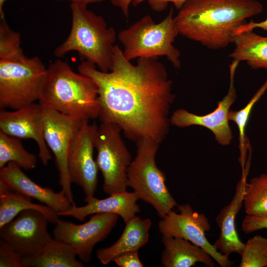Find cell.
<instances>
[{"instance_id":"cell-1","label":"cell","mask_w":267,"mask_h":267,"mask_svg":"<svg viewBox=\"0 0 267 267\" xmlns=\"http://www.w3.org/2000/svg\"><path fill=\"white\" fill-rule=\"evenodd\" d=\"M78 70L97 87L101 123L115 124L135 142L164 140L175 96L165 66L157 58H139L133 64L115 45L109 71L102 72L87 61Z\"/></svg>"},{"instance_id":"cell-2","label":"cell","mask_w":267,"mask_h":267,"mask_svg":"<svg viewBox=\"0 0 267 267\" xmlns=\"http://www.w3.org/2000/svg\"><path fill=\"white\" fill-rule=\"evenodd\" d=\"M263 9L255 0H187L175 20L179 34L217 50L233 43L236 30Z\"/></svg>"},{"instance_id":"cell-3","label":"cell","mask_w":267,"mask_h":267,"mask_svg":"<svg viewBox=\"0 0 267 267\" xmlns=\"http://www.w3.org/2000/svg\"><path fill=\"white\" fill-rule=\"evenodd\" d=\"M39 103L63 114L88 120L98 118V89L89 77L57 59L46 68Z\"/></svg>"},{"instance_id":"cell-4","label":"cell","mask_w":267,"mask_h":267,"mask_svg":"<svg viewBox=\"0 0 267 267\" xmlns=\"http://www.w3.org/2000/svg\"><path fill=\"white\" fill-rule=\"evenodd\" d=\"M72 25L67 39L54 49V55L63 57L77 51L81 59L96 66L100 71L111 70L114 43V28L108 27L103 18L87 8V6L71 3Z\"/></svg>"},{"instance_id":"cell-5","label":"cell","mask_w":267,"mask_h":267,"mask_svg":"<svg viewBox=\"0 0 267 267\" xmlns=\"http://www.w3.org/2000/svg\"><path fill=\"white\" fill-rule=\"evenodd\" d=\"M173 12L172 8L158 23H155L150 15H145L121 31L118 38L123 45L125 57L131 61L136 58L164 56L175 67L179 69L180 53L173 44L179 32Z\"/></svg>"},{"instance_id":"cell-6","label":"cell","mask_w":267,"mask_h":267,"mask_svg":"<svg viewBox=\"0 0 267 267\" xmlns=\"http://www.w3.org/2000/svg\"><path fill=\"white\" fill-rule=\"evenodd\" d=\"M135 142L136 155L128 170V187L139 199L151 205L162 218L178 204L166 185L165 173L156 163L160 143L149 138Z\"/></svg>"},{"instance_id":"cell-7","label":"cell","mask_w":267,"mask_h":267,"mask_svg":"<svg viewBox=\"0 0 267 267\" xmlns=\"http://www.w3.org/2000/svg\"><path fill=\"white\" fill-rule=\"evenodd\" d=\"M46 68L37 56L0 60V108L16 110L39 100Z\"/></svg>"},{"instance_id":"cell-8","label":"cell","mask_w":267,"mask_h":267,"mask_svg":"<svg viewBox=\"0 0 267 267\" xmlns=\"http://www.w3.org/2000/svg\"><path fill=\"white\" fill-rule=\"evenodd\" d=\"M115 124L101 123L95 137L96 162L103 178V190L112 195L126 191L131 154Z\"/></svg>"},{"instance_id":"cell-9","label":"cell","mask_w":267,"mask_h":267,"mask_svg":"<svg viewBox=\"0 0 267 267\" xmlns=\"http://www.w3.org/2000/svg\"><path fill=\"white\" fill-rule=\"evenodd\" d=\"M44 107L45 141L54 155L59 184L72 205H75L68 171V158L76 135L86 121Z\"/></svg>"},{"instance_id":"cell-10","label":"cell","mask_w":267,"mask_h":267,"mask_svg":"<svg viewBox=\"0 0 267 267\" xmlns=\"http://www.w3.org/2000/svg\"><path fill=\"white\" fill-rule=\"evenodd\" d=\"M178 213L173 210L162 218L158 228L162 236L181 238L201 247L221 267H230L235 263L229 256L219 251L207 239L205 233L211 229L208 219L194 211L189 204L177 205Z\"/></svg>"},{"instance_id":"cell-11","label":"cell","mask_w":267,"mask_h":267,"mask_svg":"<svg viewBox=\"0 0 267 267\" xmlns=\"http://www.w3.org/2000/svg\"><path fill=\"white\" fill-rule=\"evenodd\" d=\"M119 217L114 214L97 213L80 224L59 219L52 230L53 238L71 245L80 260L88 263L91 261L94 246L108 236Z\"/></svg>"},{"instance_id":"cell-12","label":"cell","mask_w":267,"mask_h":267,"mask_svg":"<svg viewBox=\"0 0 267 267\" xmlns=\"http://www.w3.org/2000/svg\"><path fill=\"white\" fill-rule=\"evenodd\" d=\"M98 126L86 121L79 130L70 152L68 171L72 183L79 186L85 198L94 197L98 168L93 158Z\"/></svg>"},{"instance_id":"cell-13","label":"cell","mask_w":267,"mask_h":267,"mask_svg":"<svg viewBox=\"0 0 267 267\" xmlns=\"http://www.w3.org/2000/svg\"><path fill=\"white\" fill-rule=\"evenodd\" d=\"M48 222L40 212L24 210L0 228V237L23 257L32 256L52 238Z\"/></svg>"},{"instance_id":"cell-14","label":"cell","mask_w":267,"mask_h":267,"mask_svg":"<svg viewBox=\"0 0 267 267\" xmlns=\"http://www.w3.org/2000/svg\"><path fill=\"white\" fill-rule=\"evenodd\" d=\"M240 62L233 60L229 65L230 84L227 94L218 103L216 109L205 115H197L183 109L175 111L170 117V124L179 128L197 125L205 127L215 135L216 141L221 145H228L232 139L229 125L230 107L237 95L234 85V75Z\"/></svg>"},{"instance_id":"cell-15","label":"cell","mask_w":267,"mask_h":267,"mask_svg":"<svg viewBox=\"0 0 267 267\" xmlns=\"http://www.w3.org/2000/svg\"><path fill=\"white\" fill-rule=\"evenodd\" d=\"M0 131L19 139L35 140L43 165H46L52 158L44 139V107L40 103L35 102L13 111L1 109Z\"/></svg>"},{"instance_id":"cell-16","label":"cell","mask_w":267,"mask_h":267,"mask_svg":"<svg viewBox=\"0 0 267 267\" xmlns=\"http://www.w3.org/2000/svg\"><path fill=\"white\" fill-rule=\"evenodd\" d=\"M0 179L12 190L36 199L57 214L67 211L72 205L63 191L56 192L39 185L14 162H9L0 169Z\"/></svg>"},{"instance_id":"cell-17","label":"cell","mask_w":267,"mask_h":267,"mask_svg":"<svg viewBox=\"0 0 267 267\" xmlns=\"http://www.w3.org/2000/svg\"><path fill=\"white\" fill-rule=\"evenodd\" d=\"M139 199L134 192L127 191L110 195L109 197L99 199L94 196L85 198L87 204L82 206L72 205L67 211L57 214L59 217L70 216L83 221L90 215L97 213H110L121 217L126 223L136 216L140 211L137 201Z\"/></svg>"},{"instance_id":"cell-18","label":"cell","mask_w":267,"mask_h":267,"mask_svg":"<svg viewBox=\"0 0 267 267\" xmlns=\"http://www.w3.org/2000/svg\"><path fill=\"white\" fill-rule=\"evenodd\" d=\"M247 175V173L242 174L236 186L235 194L231 202L222 209L216 218L220 234L213 245L219 251L228 256L232 253H237L241 256L245 245L238 237L235 221L243 205Z\"/></svg>"},{"instance_id":"cell-19","label":"cell","mask_w":267,"mask_h":267,"mask_svg":"<svg viewBox=\"0 0 267 267\" xmlns=\"http://www.w3.org/2000/svg\"><path fill=\"white\" fill-rule=\"evenodd\" d=\"M125 224L122 234L115 243L96 251V257L103 265L113 262L122 254L138 251L147 242L152 224L149 218L142 219L135 216Z\"/></svg>"},{"instance_id":"cell-20","label":"cell","mask_w":267,"mask_h":267,"mask_svg":"<svg viewBox=\"0 0 267 267\" xmlns=\"http://www.w3.org/2000/svg\"><path fill=\"white\" fill-rule=\"evenodd\" d=\"M161 241L164 248L161 262L165 267H190L197 263L215 266L214 260L206 251L188 240L162 236Z\"/></svg>"},{"instance_id":"cell-21","label":"cell","mask_w":267,"mask_h":267,"mask_svg":"<svg viewBox=\"0 0 267 267\" xmlns=\"http://www.w3.org/2000/svg\"><path fill=\"white\" fill-rule=\"evenodd\" d=\"M28 209L40 212L51 223L55 224L60 219L57 213L49 207L32 202V198L12 190L0 179V228Z\"/></svg>"},{"instance_id":"cell-22","label":"cell","mask_w":267,"mask_h":267,"mask_svg":"<svg viewBox=\"0 0 267 267\" xmlns=\"http://www.w3.org/2000/svg\"><path fill=\"white\" fill-rule=\"evenodd\" d=\"M69 244L52 238L36 254L23 257L24 267H83Z\"/></svg>"},{"instance_id":"cell-23","label":"cell","mask_w":267,"mask_h":267,"mask_svg":"<svg viewBox=\"0 0 267 267\" xmlns=\"http://www.w3.org/2000/svg\"><path fill=\"white\" fill-rule=\"evenodd\" d=\"M235 48L229 57L239 62L245 61L254 69H267V37L252 31L235 35Z\"/></svg>"},{"instance_id":"cell-24","label":"cell","mask_w":267,"mask_h":267,"mask_svg":"<svg viewBox=\"0 0 267 267\" xmlns=\"http://www.w3.org/2000/svg\"><path fill=\"white\" fill-rule=\"evenodd\" d=\"M20 139L0 131V169L10 162L26 171L36 167V156L28 152Z\"/></svg>"},{"instance_id":"cell-25","label":"cell","mask_w":267,"mask_h":267,"mask_svg":"<svg viewBox=\"0 0 267 267\" xmlns=\"http://www.w3.org/2000/svg\"><path fill=\"white\" fill-rule=\"evenodd\" d=\"M243 205L246 215L267 218V174L246 182Z\"/></svg>"},{"instance_id":"cell-26","label":"cell","mask_w":267,"mask_h":267,"mask_svg":"<svg viewBox=\"0 0 267 267\" xmlns=\"http://www.w3.org/2000/svg\"><path fill=\"white\" fill-rule=\"evenodd\" d=\"M267 89V80L253 96L248 104L242 109L238 111L229 110V120L232 121L237 126L239 132V148L240 149V162L243 171L244 170L246 158V147L245 146V131L251 111L255 104L259 100Z\"/></svg>"},{"instance_id":"cell-27","label":"cell","mask_w":267,"mask_h":267,"mask_svg":"<svg viewBox=\"0 0 267 267\" xmlns=\"http://www.w3.org/2000/svg\"><path fill=\"white\" fill-rule=\"evenodd\" d=\"M21 36L12 30L4 18L0 22V60H18L24 58L20 46Z\"/></svg>"},{"instance_id":"cell-28","label":"cell","mask_w":267,"mask_h":267,"mask_svg":"<svg viewBox=\"0 0 267 267\" xmlns=\"http://www.w3.org/2000/svg\"><path fill=\"white\" fill-rule=\"evenodd\" d=\"M239 267H267V238L256 235L245 243Z\"/></svg>"},{"instance_id":"cell-29","label":"cell","mask_w":267,"mask_h":267,"mask_svg":"<svg viewBox=\"0 0 267 267\" xmlns=\"http://www.w3.org/2000/svg\"><path fill=\"white\" fill-rule=\"evenodd\" d=\"M0 267H24L23 256L0 239Z\"/></svg>"},{"instance_id":"cell-30","label":"cell","mask_w":267,"mask_h":267,"mask_svg":"<svg viewBox=\"0 0 267 267\" xmlns=\"http://www.w3.org/2000/svg\"><path fill=\"white\" fill-rule=\"evenodd\" d=\"M241 229L247 234L267 229V218L246 215L242 222Z\"/></svg>"},{"instance_id":"cell-31","label":"cell","mask_w":267,"mask_h":267,"mask_svg":"<svg viewBox=\"0 0 267 267\" xmlns=\"http://www.w3.org/2000/svg\"><path fill=\"white\" fill-rule=\"evenodd\" d=\"M120 267H143L139 260L138 251L126 252L116 257L113 261Z\"/></svg>"},{"instance_id":"cell-32","label":"cell","mask_w":267,"mask_h":267,"mask_svg":"<svg viewBox=\"0 0 267 267\" xmlns=\"http://www.w3.org/2000/svg\"><path fill=\"white\" fill-rule=\"evenodd\" d=\"M187 0H133L132 4L136 5L144 1H147L151 8L156 11L165 9L168 3L172 2L176 8L179 10Z\"/></svg>"},{"instance_id":"cell-33","label":"cell","mask_w":267,"mask_h":267,"mask_svg":"<svg viewBox=\"0 0 267 267\" xmlns=\"http://www.w3.org/2000/svg\"><path fill=\"white\" fill-rule=\"evenodd\" d=\"M261 28L267 31V18L262 22H255L251 20L249 23L241 26L235 31V35L240 34L242 32L248 31H252L255 28Z\"/></svg>"},{"instance_id":"cell-34","label":"cell","mask_w":267,"mask_h":267,"mask_svg":"<svg viewBox=\"0 0 267 267\" xmlns=\"http://www.w3.org/2000/svg\"><path fill=\"white\" fill-rule=\"evenodd\" d=\"M133 1V0H111V2L114 6L119 7L127 18L130 5Z\"/></svg>"},{"instance_id":"cell-35","label":"cell","mask_w":267,"mask_h":267,"mask_svg":"<svg viewBox=\"0 0 267 267\" xmlns=\"http://www.w3.org/2000/svg\"><path fill=\"white\" fill-rule=\"evenodd\" d=\"M71 1V3H77L81 5L87 6L88 4L92 3H96L105 0H68Z\"/></svg>"},{"instance_id":"cell-36","label":"cell","mask_w":267,"mask_h":267,"mask_svg":"<svg viewBox=\"0 0 267 267\" xmlns=\"http://www.w3.org/2000/svg\"><path fill=\"white\" fill-rule=\"evenodd\" d=\"M7 0H0V18H4V14L3 10V6L4 2Z\"/></svg>"}]
</instances>
